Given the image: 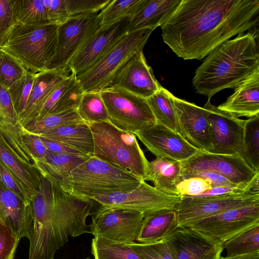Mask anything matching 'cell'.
Wrapping results in <instances>:
<instances>
[{
  "label": "cell",
  "mask_w": 259,
  "mask_h": 259,
  "mask_svg": "<svg viewBox=\"0 0 259 259\" xmlns=\"http://www.w3.org/2000/svg\"><path fill=\"white\" fill-rule=\"evenodd\" d=\"M70 73L69 69L66 68L46 70L36 74L26 106L18 116L23 128L35 120L51 93Z\"/></svg>",
  "instance_id": "44dd1931"
},
{
  "label": "cell",
  "mask_w": 259,
  "mask_h": 259,
  "mask_svg": "<svg viewBox=\"0 0 259 259\" xmlns=\"http://www.w3.org/2000/svg\"><path fill=\"white\" fill-rule=\"evenodd\" d=\"M77 111L87 123L109 120L108 113L101 95V92H84Z\"/></svg>",
  "instance_id": "d590c367"
},
{
  "label": "cell",
  "mask_w": 259,
  "mask_h": 259,
  "mask_svg": "<svg viewBox=\"0 0 259 259\" xmlns=\"http://www.w3.org/2000/svg\"><path fill=\"white\" fill-rule=\"evenodd\" d=\"M181 0H143L130 19L128 32L161 26Z\"/></svg>",
  "instance_id": "4316f807"
},
{
  "label": "cell",
  "mask_w": 259,
  "mask_h": 259,
  "mask_svg": "<svg viewBox=\"0 0 259 259\" xmlns=\"http://www.w3.org/2000/svg\"><path fill=\"white\" fill-rule=\"evenodd\" d=\"M181 175L180 161L167 158L156 157L149 162L145 181L152 182L154 187L164 193L179 196L176 187L181 180Z\"/></svg>",
  "instance_id": "f546056e"
},
{
  "label": "cell",
  "mask_w": 259,
  "mask_h": 259,
  "mask_svg": "<svg viewBox=\"0 0 259 259\" xmlns=\"http://www.w3.org/2000/svg\"><path fill=\"white\" fill-rule=\"evenodd\" d=\"M83 93L77 77L71 72L51 93L34 121L49 115L77 110Z\"/></svg>",
  "instance_id": "cb8c5ba5"
},
{
  "label": "cell",
  "mask_w": 259,
  "mask_h": 259,
  "mask_svg": "<svg viewBox=\"0 0 259 259\" xmlns=\"http://www.w3.org/2000/svg\"><path fill=\"white\" fill-rule=\"evenodd\" d=\"M142 259H174L168 241L164 238L151 243L125 244Z\"/></svg>",
  "instance_id": "60d3db41"
},
{
  "label": "cell",
  "mask_w": 259,
  "mask_h": 259,
  "mask_svg": "<svg viewBox=\"0 0 259 259\" xmlns=\"http://www.w3.org/2000/svg\"><path fill=\"white\" fill-rule=\"evenodd\" d=\"M38 135L59 142L85 155L93 156L94 138L87 123L64 125L48 130Z\"/></svg>",
  "instance_id": "83f0119b"
},
{
  "label": "cell",
  "mask_w": 259,
  "mask_h": 259,
  "mask_svg": "<svg viewBox=\"0 0 259 259\" xmlns=\"http://www.w3.org/2000/svg\"><path fill=\"white\" fill-rule=\"evenodd\" d=\"M182 179L203 171L219 174L246 191L259 192V172H254L241 156L198 151L181 161Z\"/></svg>",
  "instance_id": "ba28073f"
},
{
  "label": "cell",
  "mask_w": 259,
  "mask_h": 259,
  "mask_svg": "<svg viewBox=\"0 0 259 259\" xmlns=\"http://www.w3.org/2000/svg\"><path fill=\"white\" fill-rule=\"evenodd\" d=\"M165 238L174 259H219L223 245L215 244L191 228L179 226Z\"/></svg>",
  "instance_id": "ffe728a7"
},
{
  "label": "cell",
  "mask_w": 259,
  "mask_h": 259,
  "mask_svg": "<svg viewBox=\"0 0 259 259\" xmlns=\"http://www.w3.org/2000/svg\"><path fill=\"white\" fill-rule=\"evenodd\" d=\"M100 12L70 16L58 25L55 55L47 70L68 68V64L86 40L100 27Z\"/></svg>",
  "instance_id": "5bb4252c"
},
{
  "label": "cell",
  "mask_w": 259,
  "mask_h": 259,
  "mask_svg": "<svg viewBox=\"0 0 259 259\" xmlns=\"http://www.w3.org/2000/svg\"><path fill=\"white\" fill-rule=\"evenodd\" d=\"M13 0H0V40L14 25Z\"/></svg>",
  "instance_id": "681fc988"
},
{
  "label": "cell",
  "mask_w": 259,
  "mask_h": 259,
  "mask_svg": "<svg viewBox=\"0 0 259 259\" xmlns=\"http://www.w3.org/2000/svg\"><path fill=\"white\" fill-rule=\"evenodd\" d=\"M36 74L27 71L23 77L8 89L13 106L18 116L26 106Z\"/></svg>",
  "instance_id": "ab89813d"
},
{
  "label": "cell",
  "mask_w": 259,
  "mask_h": 259,
  "mask_svg": "<svg viewBox=\"0 0 259 259\" xmlns=\"http://www.w3.org/2000/svg\"><path fill=\"white\" fill-rule=\"evenodd\" d=\"M86 123L80 117L77 110H70L47 116L29 123L24 128L25 133L39 135L48 130L60 126Z\"/></svg>",
  "instance_id": "f35d334b"
},
{
  "label": "cell",
  "mask_w": 259,
  "mask_h": 259,
  "mask_svg": "<svg viewBox=\"0 0 259 259\" xmlns=\"http://www.w3.org/2000/svg\"><path fill=\"white\" fill-rule=\"evenodd\" d=\"M0 160L10 170L26 191L31 200L39 189L40 175L11 147L0 133Z\"/></svg>",
  "instance_id": "d4e9b609"
},
{
  "label": "cell",
  "mask_w": 259,
  "mask_h": 259,
  "mask_svg": "<svg viewBox=\"0 0 259 259\" xmlns=\"http://www.w3.org/2000/svg\"><path fill=\"white\" fill-rule=\"evenodd\" d=\"M161 86L141 51L118 70L107 87L118 88L147 99L157 92Z\"/></svg>",
  "instance_id": "d6986e66"
},
{
  "label": "cell",
  "mask_w": 259,
  "mask_h": 259,
  "mask_svg": "<svg viewBox=\"0 0 259 259\" xmlns=\"http://www.w3.org/2000/svg\"><path fill=\"white\" fill-rule=\"evenodd\" d=\"M217 107L237 117L259 115V70L236 87L234 93Z\"/></svg>",
  "instance_id": "603a6c76"
},
{
  "label": "cell",
  "mask_w": 259,
  "mask_h": 259,
  "mask_svg": "<svg viewBox=\"0 0 259 259\" xmlns=\"http://www.w3.org/2000/svg\"><path fill=\"white\" fill-rule=\"evenodd\" d=\"M219 259H259V252L232 257L221 256Z\"/></svg>",
  "instance_id": "db71d44e"
},
{
  "label": "cell",
  "mask_w": 259,
  "mask_h": 259,
  "mask_svg": "<svg viewBox=\"0 0 259 259\" xmlns=\"http://www.w3.org/2000/svg\"><path fill=\"white\" fill-rule=\"evenodd\" d=\"M144 217L137 211L100 206L92 215L91 234L114 242L131 244L139 237Z\"/></svg>",
  "instance_id": "4fadbf2b"
},
{
  "label": "cell",
  "mask_w": 259,
  "mask_h": 259,
  "mask_svg": "<svg viewBox=\"0 0 259 259\" xmlns=\"http://www.w3.org/2000/svg\"><path fill=\"white\" fill-rule=\"evenodd\" d=\"M259 223V203L228 209L187 226L212 242L224 243L249 227Z\"/></svg>",
  "instance_id": "30bf717a"
},
{
  "label": "cell",
  "mask_w": 259,
  "mask_h": 259,
  "mask_svg": "<svg viewBox=\"0 0 259 259\" xmlns=\"http://www.w3.org/2000/svg\"><path fill=\"white\" fill-rule=\"evenodd\" d=\"M193 176H198L207 179L210 182L212 187L226 186L240 189L238 186L231 182L225 177L215 172L211 171L200 172L194 174L190 177Z\"/></svg>",
  "instance_id": "f907efd6"
},
{
  "label": "cell",
  "mask_w": 259,
  "mask_h": 259,
  "mask_svg": "<svg viewBox=\"0 0 259 259\" xmlns=\"http://www.w3.org/2000/svg\"><path fill=\"white\" fill-rule=\"evenodd\" d=\"M257 32L251 30L221 44L196 69L192 84L210 99L227 88L235 89L259 70Z\"/></svg>",
  "instance_id": "3957f363"
},
{
  "label": "cell",
  "mask_w": 259,
  "mask_h": 259,
  "mask_svg": "<svg viewBox=\"0 0 259 259\" xmlns=\"http://www.w3.org/2000/svg\"><path fill=\"white\" fill-rule=\"evenodd\" d=\"M0 133L17 154L32 164L21 142L24 128L19 122L8 90L0 83Z\"/></svg>",
  "instance_id": "484cf974"
},
{
  "label": "cell",
  "mask_w": 259,
  "mask_h": 259,
  "mask_svg": "<svg viewBox=\"0 0 259 259\" xmlns=\"http://www.w3.org/2000/svg\"><path fill=\"white\" fill-rule=\"evenodd\" d=\"M134 134L156 157L181 162L199 151L179 133L157 123Z\"/></svg>",
  "instance_id": "ac0fdd59"
},
{
  "label": "cell",
  "mask_w": 259,
  "mask_h": 259,
  "mask_svg": "<svg viewBox=\"0 0 259 259\" xmlns=\"http://www.w3.org/2000/svg\"><path fill=\"white\" fill-rule=\"evenodd\" d=\"M15 24L39 25L49 23L44 0H13Z\"/></svg>",
  "instance_id": "e575fe53"
},
{
  "label": "cell",
  "mask_w": 259,
  "mask_h": 259,
  "mask_svg": "<svg viewBox=\"0 0 259 259\" xmlns=\"http://www.w3.org/2000/svg\"><path fill=\"white\" fill-rule=\"evenodd\" d=\"M31 204L28 259H54L69 237L91 234L86 221L95 212L94 201L70 194L41 175Z\"/></svg>",
  "instance_id": "7a4b0ae2"
},
{
  "label": "cell",
  "mask_w": 259,
  "mask_h": 259,
  "mask_svg": "<svg viewBox=\"0 0 259 259\" xmlns=\"http://www.w3.org/2000/svg\"><path fill=\"white\" fill-rule=\"evenodd\" d=\"M91 253L94 259H142L125 244L99 236H94L92 240Z\"/></svg>",
  "instance_id": "8d00e7d4"
},
{
  "label": "cell",
  "mask_w": 259,
  "mask_h": 259,
  "mask_svg": "<svg viewBox=\"0 0 259 259\" xmlns=\"http://www.w3.org/2000/svg\"><path fill=\"white\" fill-rule=\"evenodd\" d=\"M49 23L59 25L70 17L65 0H44Z\"/></svg>",
  "instance_id": "7dc6e473"
},
{
  "label": "cell",
  "mask_w": 259,
  "mask_h": 259,
  "mask_svg": "<svg viewBox=\"0 0 259 259\" xmlns=\"http://www.w3.org/2000/svg\"><path fill=\"white\" fill-rule=\"evenodd\" d=\"M21 142L32 164L45 157L47 149L38 135L25 133L22 136Z\"/></svg>",
  "instance_id": "bcb514c9"
},
{
  "label": "cell",
  "mask_w": 259,
  "mask_h": 259,
  "mask_svg": "<svg viewBox=\"0 0 259 259\" xmlns=\"http://www.w3.org/2000/svg\"><path fill=\"white\" fill-rule=\"evenodd\" d=\"M58 25L14 24L0 40V51L18 61L28 71L47 69L56 53Z\"/></svg>",
  "instance_id": "277c9868"
},
{
  "label": "cell",
  "mask_w": 259,
  "mask_h": 259,
  "mask_svg": "<svg viewBox=\"0 0 259 259\" xmlns=\"http://www.w3.org/2000/svg\"><path fill=\"white\" fill-rule=\"evenodd\" d=\"M152 28L128 32L100 61L77 77L84 92H101L113 76L134 55L143 51Z\"/></svg>",
  "instance_id": "52a82bcc"
},
{
  "label": "cell",
  "mask_w": 259,
  "mask_h": 259,
  "mask_svg": "<svg viewBox=\"0 0 259 259\" xmlns=\"http://www.w3.org/2000/svg\"><path fill=\"white\" fill-rule=\"evenodd\" d=\"M259 203V192L248 191L203 197L181 196L176 211L179 226H187L224 210Z\"/></svg>",
  "instance_id": "7c38bea8"
},
{
  "label": "cell",
  "mask_w": 259,
  "mask_h": 259,
  "mask_svg": "<svg viewBox=\"0 0 259 259\" xmlns=\"http://www.w3.org/2000/svg\"><path fill=\"white\" fill-rule=\"evenodd\" d=\"M143 0H111L100 12V27L132 17L139 9Z\"/></svg>",
  "instance_id": "74e56055"
},
{
  "label": "cell",
  "mask_w": 259,
  "mask_h": 259,
  "mask_svg": "<svg viewBox=\"0 0 259 259\" xmlns=\"http://www.w3.org/2000/svg\"><path fill=\"white\" fill-rule=\"evenodd\" d=\"M178 226L175 209L151 212L144 216L137 241L141 243L158 242L170 234Z\"/></svg>",
  "instance_id": "4dcf8cb0"
},
{
  "label": "cell",
  "mask_w": 259,
  "mask_h": 259,
  "mask_svg": "<svg viewBox=\"0 0 259 259\" xmlns=\"http://www.w3.org/2000/svg\"><path fill=\"white\" fill-rule=\"evenodd\" d=\"M176 188L179 196L192 197L203 194L212 187L207 179L193 176L181 180Z\"/></svg>",
  "instance_id": "7bdbcfd3"
},
{
  "label": "cell",
  "mask_w": 259,
  "mask_h": 259,
  "mask_svg": "<svg viewBox=\"0 0 259 259\" xmlns=\"http://www.w3.org/2000/svg\"><path fill=\"white\" fill-rule=\"evenodd\" d=\"M0 183L26 202L31 200L26 191L10 170L0 160Z\"/></svg>",
  "instance_id": "c3c4849f"
},
{
  "label": "cell",
  "mask_w": 259,
  "mask_h": 259,
  "mask_svg": "<svg viewBox=\"0 0 259 259\" xmlns=\"http://www.w3.org/2000/svg\"><path fill=\"white\" fill-rule=\"evenodd\" d=\"M180 134L197 150L209 152L211 139L206 110L173 95Z\"/></svg>",
  "instance_id": "e0dca14e"
},
{
  "label": "cell",
  "mask_w": 259,
  "mask_h": 259,
  "mask_svg": "<svg viewBox=\"0 0 259 259\" xmlns=\"http://www.w3.org/2000/svg\"><path fill=\"white\" fill-rule=\"evenodd\" d=\"M245 191L239 188L229 187L226 186H221L217 187H212L211 189H208L203 194L192 196L194 197H209L216 195H225L232 193H241Z\"/></svg>",
  "instance_id": "f5cc1de1"
},
{
  "label": "cell",
  "mask_w": 259,
  "mask_h": 259,
  "mask_svg": "<svg viewBox=\"0 0 259 259\" xmlns=\"http://www.w3.org/2000/svg\"><path fill=\"white\" fill-rule=\"evenodd\" d=\"M27 71L14 58L0 51V83L3 86L8 89Z\"/></svg>",
  "instance_id": "b9f144b4"
},
{
  "label": "cell",
  "mask_w": 259,
  "mask_h": 259,
  "mask_svg": "<svg viewBox=\"0 0 259 259\" xmlns=\"http://www.w3.org/2000/svg\"><path fill=\"white\" fill-rule=\"evenodd\" d=\"M210 99L203 107L211 139L212 149L209 153L241 156L245 120L219 109Z\"/></svg>",
  "instance_id": "2e32d148"
},
{
  "label": "cell",
  "mask_w": 259,
  "mask_h": 259,
  "mask_svg": "<svg viewBox=\"0 0 259 259\" xmlns=\"http://www.w3.org/2000/svg\"><path fill=\"white\" fill-rule=\"evenodd\" d=\"M0 219L17 238H28L32 226L31 202L22 200L0 183Z\"/></svg>",
  "instance_id": "7402d4cb"
},
{
  "label": "cell",
  "mask_w": 259,
  "mask_h": 259,
  "mask_svg": "<svg viewBox=\"0 0 259 259\" xmlns=\"http://www.w3.org/2000/svg\"><path fill=\"white\" fill-rule=\"evenodd\" d=\"M111 0H65L70 16L101 11Z\"/></svg>",
  "instance_id": "ee69618b"
},
{
  "label": "cell",
  "mask_w": 259,
  "mask_h": 259,
  "mask_svg": "<svg viewBox=\"0 0 259 259\" xmlns=\"http://www.w3.org/2000/svg\"><path fill=\"white\" fill-rule=\"evenodd\" d=\"M259 0H181L161 26L163 42L184 60H201L233 36L255 28Z\"/></svg>",
  "instance_id": "6da1fadb"
},
{
  "label": "cell",
  "mask_w": 259,
  "mask_h": 259,
  "mask_svg": "<svg viewBox=\"0 0 259 259\" xmlns=\"http://www.w3.org/2000/svg\"><path fill=\"white\" fill-rule=\"evenodd\" d=\"M19 241L0 219V259H14Z\"/></svg>",
  "instance_id": "f6af8a7d"
},
{
  "label": "cell",
  "mask_w": 259,
  "mask_h": 259,
  "mask_svg": "<svg viewBox=\"0 0 259 259\" xmlns=\"http://www.w3.org/2000/svg\"><path fill=\"white\" fill-rule=\"evenodd\" d=\"M131 17L100 27L70 60L68 68L76 77L100 61L128 32Z\"/></svg>",
  "instance_id": "9a60e30c"
},
{
  "label": "cell",
  "mask_w": 259,
  "mask_h": 259,
  "mask_svg": "<svg viewBox=\"0 0 259 259\" xmlns=\"http://www.w3.org/2000/svg\"><path fill=\"white\" fill-rule=\"evenodd\" d=\"M241 157L254 172H259V115L245 120Z\"/></svg>",
  "instance_id": "d6a6232c"
},
{
  "label": "cell",
  "mask_w": 259,
  "mask_h": 259,
  "mask_svg": "<svg viewBox=\"0 0 259 259\" xmlns=\"http://www.w3.org/2000/svg\"><path fill=\"white\" fill-rule=\"evenodd\" d=\"M226 257H232L259 252V223L240 232L223 244Z\"/></svg>",
  "instance_id": "836d02e7"
},
{
  "label": "cell",
  "mask_w": 259,
  "mask_h": 259,
  "mask_svg": "<svg viewBox=\"0 0 259 259\" xmlns=\"http://www.w3.org/2000/svg\"><path fill=\"white\" fill-rule=\"evenodd\" d=\"M40 137L42 143L47 149L52 152L58 154H69L87 155L76 150L67 147L59 142L51 140L40 136Z\"/></svg>",
  "instance_id": "816d5d0a"
},
{
  "label": "cell",
  "mask_w": 259,
  "mask_h": 259,
  "mask_svg": "<svg viewBox=\"0 0 259 259\" xmlns=\"http://www.w3.org/2000/svg\"><path fill=\"white\" fill-rule=\"evenodd\" d=\"M88 124L94 138L93 156L145 181L149 162L134 134L119 129L109 120Z\"/></svg>",
  "instance_id": "8992f818"
},
{
  "label": "cell",
  "mask_w": 259,
  "mask_h": 259,
  "mask_svg": "<svg viewBox=\"0 0 259 259\" xmlns=\"http://www.w3.org/2000/svg\"><path fill=\"white\" fill-rule=\"evenodd\" d=\"M142 181L123 169L92 156L57 186L70 194L91 200L98 195L133 190Z\"/></svg>",
  "instance_id": "5b68a950"
},
{
  "label": "cell",
  "mask_w": 259,
  "mask_h": 259,
  "mask_svg": "<svg viewBox=\"0 0 259 259\" xmlns=\"http://www.w3.org/2000/svg\"><path fill=\"white\" fill-rule=\"evenodd\" d=\"M180 196L169 195L142 181L135 189L94 196L91 200L105 208H121L141 212L146 215L163 209H175Z\"/></svg>",
  "instance_id": "8fae6325"
},
{
  "label": "cell",
  "mask_w": 259,
  "mask_h": 259,
  "mask_svg": "<svg viewBox=\"0 0 259 259\" xmlns=\"http://www.w3.org/2000/svg\"><path fill=\"white\" fill-rule=\"evenodd\" d=\"M90 157L83 155L58 154L47 150L45 157L34 161L33 165L40 175L59 185L69 177L73 169Z\"/></svg>",
  "instance_id": "f1b7e54d"
},
{
  "label": "cell",
  "mask_w": 259,
  "mask_h": 259,
  "mask_svg": "<svg viewBox=\"0 0 259 259\" xmlns=\"http://www.w3.org/2000/svg\"><path fill=\"white\" fill-rule=\"evenodd\" d=\"M83 259H91L90 257H87V258H83Z\"/></svg>",
  "instance_id": "11a10c76"
},
{
  "label": "cell",
  "mask_w": 259,
  "mask_h": 259,
  "mask_svg": "<svg viewBox=\"0 0 259 259\" xmlns=\"http://www.w3.org/2000/svg\"><path fill=\"white\" fill-rule=\"evenodd\" d=\"M109 121L119 129L133 134L156 123L146 99L116 87L101 91Z\"/></svg>",
  "instance_id": "9c48e42d"
},
{
  "label": "cell",
  "mask_w": 259,
  "mask_h": 259,
  "mask_svg": "<svg viewBox=\"0 0 259 259\" xmlns=\"http://www.w3.org/2000/svg\"><path fill=\"white\" fill-rule=\"evenodd\" d=\"M172 96L170 92L161 86L157 92L146 100L155 117L156 123L179 133Z\"/></svg>",
  "instance_id": "1f68e13d"
}]
</instances>
